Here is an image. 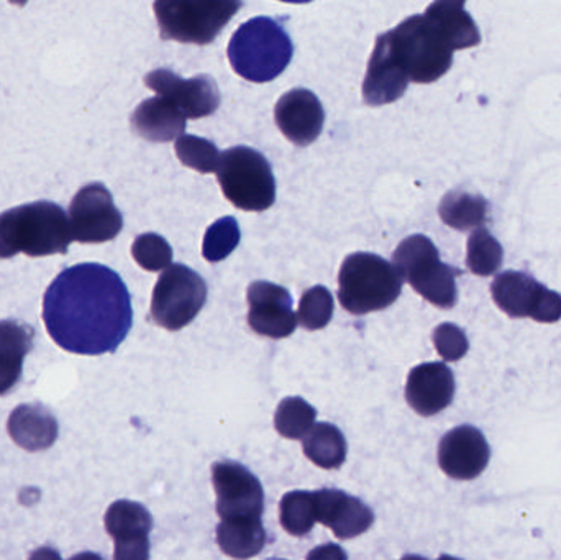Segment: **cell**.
I'll use <instances>...</instances> for the list:
<instances>
[{
	"label": "cell",
	"instance_id": "ffe728a7",
	"mask_svg": "<svg viewBox=\"0 0 561 560\" xmlns=\"http://www.w3.org/2000/svg\"><path fill=\"white\" fill-rule=\"evenodd\" d=\"M186 115L170 99H147L131 114V128L135 134L148 141H171L183 137L186 130Z\"/></svg>",
	"mask_w": 561,
	"mask_h": 560
},
{
	"label": "cell",
	"instance_id": "d590c367",
	"mask_svg": "<svg viewBox=\"0 0 561 560\" xmlns=\"http://www.w3.org/2000/svg\"><path fill=\"white\" fill-rule=\"evenodd\" d=\"M148 559H150V539H148V536L115 541L114 560Z\"/></svg>",
	"mask_w": 561,
	"mask_h": 560
},
{
	"label": "cell",
	"instance_id": "e0dca14e",
	"mask_svg": "<svg viewBox=\"0 0 561 560\" xmlns=\"http://www.w3.org/2000/svg\"><path fill=\"white\" fill-rule=\"evenodd\" d=\"M455 397L454 372L442 362L412 368L405 384V400L421 416H435L450 407Z\"/></svg>",
	"mask_w": 561,
	"mask_h": 560
},
{
	"label": "cell",
	"instance_id": "f35d334b",
	"mask_svg": "<svg viewBox=\"0 0 561 560\" xmlns=\"http://www.w3.org/2000/svg\"><path fill=\"white\" fill-rule=\"evenodd\" d=\"M69 560H104L99 555H94V552H81V555L75 556Z\"/></svg>",
	"mask_w": 561,
	"mask_h": 560
},
{
	"label": "cell",
	"instance_id": "9c48e42d",
	"mask_svg": "<svg viewBox=\"0 0 561 560\" xmlns=\"http://www.w3.org/2000/svg\"><path fill=\"white\" fill-rule=\"evenodd\" d=\"M207 301V283L190 266L171 265L158 278L151 298V319L168 331H181L196 319Z\"/></svg>",
	"mask_w": 561,
	"mask_h": 560
},
{
	"label": "cell",
	"instance_id": "277c9868",
	"mask_svg": "<svg viewBox=\"0 0 561 560\" xmlns=\"http://www.w3.org/2000/svg\"><path fill=\"white\" fill-rule=\"evenodd\" d=\"M402 276L375 253H352L339 273V299L345 311L363 316L382 311L401 296Z\"/></svg>",
	"mask_w": 561,
	"mask_h": 560
},
{
	"label": "cell",
	"instance_id": "ac0fdd59",
	"mask_svg": "<svg viewBox=\"0 0 561 560\" xmlns=\"http://www.w3.org/2000/svg\"><path fill=\"white\" fill-rule=\"evenodd\" d=\"M317 523L332 529L339 539H353L375 523L369 506L342 490L322 489L313 492Z\"/></svg>",
	"mask_w": 561,
	"mask_h": 560
},
{
	"label": "cell",
	"instance_id": "4dcf8cb0",
	"mask_svg": "<svg viewBox=\"0 0 561 560\" xmlns=\"http://www.w3.org/2000/svg\"><path fill=\"white\" fill-rule=\"evenodd\" d=\"M178 158L187 168L203 174L217 173L220 163V151L216 144L196 135H183L174 145Z\"/></svg>",
	"mask_w": 561,
	"mask_h": 560
},
{
	"label": "cell",
	"instance_id": "8fae6325",
	"mask_svg": "<svg viewBox=\"0 0 561 560\" xmlns=\"http://www.w3.org/2000/svg\"><path fill=\"white\" fill-rule=\"evenodd\" d=\"M68 217L72 240L79 243L108 242L124 229V217L115 207L111 191L101 183H91L78 191Z\"/></svg>",
	"mask_w": 561,
	"mask_h": 560
},
{
	"label": "cell",
	"instance_id": "8d00e7d4",
	"mask_svg": "<svg viewBox=\"0 0 561 560\" xmlns=\"http://www.w3.org/2000/svg\"><path fill=\"white\" fill-rule=\"evenodd\" d=\"M307 560H348L345 551L336 545H323L319 548L313 549Z\"/></svg>",
	"mask_w": 561,
	"mask_h": 560
},
{
	"label": "cell",
	"instance_id": "5bb4252c",
	"mask_svg": "<svg viewBox=\"0 0 561 560\" xmlns=\"http://www.w3.org/2000/svg\"><path fill=\"white\" fill-rule=\"evenodd\" d=\"M249 301V324L263 338H289L297 328V315L293 298L283 286L272 282H255L247 292Z\"/></svg>",
	"mask_w": 561,
	"mask_h": 560
},
{
	"label": "cell",
	"instance_id": "30bf717a",
	"mask_svg": "<svg viewBox=\"0 0 561 560\" xmlns=\"http://www.w3.org/2000/svg\"><path fill=\"white\" fill-rule=\"evenodd\" d=\"M501 311L511 318H533L552 324L561 319V295L534 279L529 273L504 272L491 285Z\"/></svg>",
	"mask_w": 561,
	"mask_h": 560
},
{
	"label": "cell",
	"instance_id": "1f68e13d",
	"mask_svg": "<svg viewBox=\"0 0 561 560\" xmlns=\"http://www.w3.org/2000/svg\"><path fill=\"white\" fill-rule=\"evenodd\" d=\"M242 233L236 217L227 216L207 229L203 242V255L207 262H222L239 247Z\"/></svg>",
	"mask_w": 561,
	"mask_h": 560
},
{
	"label": "cell",
	"instance_id": "836d02e7",
	"mask_svg": "<svg viewBox=\"0 0 561 560\" xmlns=\"http://www.w3.org/2000/svg\"><path fill=\"white\" fill-rule=\"evenodd\" d=\"M135 262L147 272H164L173 262V249L164 237L158 233H141L131 245Z\"/></svg>",
	"mask_w": 561,
	"mask_h": 560
},
{
	"label": "cell",
	"instance_id": "2e32d148",
	"mask_svg": "<svg viewBox=\"0 0 561 560\" xmlns=\"http://www.w3.org/2000/svg\"><path fill=\"white\" fill-rule=\"evenodd\" d=\"M276 124L287 140L307 147L317 140L325 124V112L319 98L309 89H293L275 107Z\"/></svg>",
	"mask_w": 561,
	"mask_h": 560
},
{
	"label": "cell",
	"instance_id": "83f0119b",
	"mask_svg": "<svg viewBox=\"0 0 561 560\" xmlns=\"http://www.w3.org/2000/svg\"><path fill=\"white\" fill-rule=\"evenodd\" d=\"M280 525L289 535L302 538L312 532L316 525V503H313V492L286 493L280 500L279 506Z\"/></svg>",
	"mask_w": 561,
	"mask_h": 560
},
{
	"label": "cell",
	"instance_id": "f546056e",
	"mask_svg": "<svg viewBox=\"0 0 561 560\" xmlns=\"http://www.w3.org/2000/svg\"><path fill=\"white\" fill-rule=\"evenodd\" d=\"M316 416V408L304 398H284L276 410L275 427L286 439H304L312 430Z\"/></svg>",
	"mask_w": 561,
	"mask_h": 560
},
{
	"label": "cell",
	"instance_id": "7402d4cb",
	"mask_svg": "<svg viewBox=\"0 0 561 560\" xmlns=\"http://www.w3.org/2000/svg\"><path fill=\"white\" fill-rule=\"evenodd\" d=\"M451 49L480 45L481 33L461 0H437L424 13Z\"/></svg>",
	"mask_w": 561,
	"mask_h": 560
},
{
	"label": "cell",
	"instance_id": "7c38bea8",
	"mask_svg": "<svg viewBox=\"0 0 561 560\" xmlns=\"http://www.w3.org/2000/svg\"><path fill=\"white\" fill-rule=\"evenodd\" d=\"M213 482L220 518H262L265 492L260 480L245 466L233 460L214 464Z\"/></svg>",
	"mask_w": 561,
	"mask_h": 560
},
{
	"label": "cell",
	"instance_id": "7a4b0ae2",
	"mask_svg": "<svg viewBox=\"0 0 561 560\" xmlns=\"http://www.w3.org/2000/svg\"><path fill=\"white\" fill-rule=\"evenodd\" d=\"M71 242L68 214L58 204L36 201L0 214V259L68 253Z\"/></svg>",
	"mask_w": 561,
	"mask_h": 560
},
{
	"label": "cell",
	"instance_id": "f1b7e54d",
	"mask_svg": "<svg viewBox=\"0 0 561 560\" xmlns=\"http://www.w3.org/2000/svg\"><path fill=\"white\" fill-rule=\"evenodd\" d=\"M503 245L490 230L480 227L468 239L467 265L478 276H491L503 265Z\"/></svg>",
	"mask_w": 561,
	"mask_h": 560
},
{
	"label": "cell",
	"instance_id": "6da1fadb",
	"mask_svg": "<svg viewBox=\"0 0 561 560\" xmlns=\"http://www.w3.org/2000/svg\"><path fill=\"white\" fill-rule=\"evenodd\" d=\"M43 322L66 352H115L134 322L130 293L121 275L99 263L62 270L43 298Z\"/></svg>",
	"mask_w": 561,
	"mask_h": 560
},
{
	"label": "cell",
	"instance_id": "ba28073f",
	"mask_svg": "<svg viewBox=\"0 0 561 560\" xmlns=\"http://www.w3.org/2000/svg\"><path fill=\"white\" fill-rule=\"evenodd\" d=\"M242 5L237 0H158L153 9L161 38L209 45Z\"/></svg>",
	"mask_w": 561,
	"mask_h": 560
},
{
	"label": "cell",
	"instance_id": "5b68a950",
	"mask_svg": "<svg viewBox=\"0 0 561 560\" xmlns=\"http://www.w3.org/2000/svg\"><path fill=\"white\" fill-rule=\"evenodd\" d=\"M392 265L422 298L440 309L457 305V275L460 270L442 262L435 243L427 236L415 233L399 243Z\"/></svg>",
	"mask_w": 561,
	"mask_h": 560
},
{
	"label": "cell",
	"instance_id": "d6986e66",
	"mask_svg": "<svg viewBox=\"0 0 561 560\" xmlns=\"http://www.w3.org/2000/svg\"><path fill=\"white\" fill-rule=\"evenodd\" d=\"M408 84V75L396 59L389 33H382L376 39L369 58L368 71L363 82V101L368 105L391 104L404 95Z\"/></svg>",
	"mask_w": 561,
	"mask_h": 560
},
{
	"label": "cell",
	"instance_id": "603a6c76",
	"mask_svg": "<svg viewBox=\"0 0 561 560\" xmlns=\"http://www.w3.org/2000/svg\"><path fill=\"white\" fill-rule=\"evenodd\" d=\"M35 331L19 321H0V397L22 377L23 358L32 351Z\"/></svg>",
	"mask_w": 561,
	"mask_h": 560
},
{
	"label": "cell",
	"instance_id": "d6a6232c",
	"mask_svg": "<svg viewBox=\"0 0 561 560\" xmlns=\"http://www.w3.org/2000/svg\"><path fill=\"white\" fill-rule=\"evenodd\" d=\"M333 316V298L325 286H312L304 293L297 309V322L307 331L325 328Z\"/></svg>",
	"mask_w": 561,
	"mask_h": 560
},
{
	"label": "cell",
	"instance_id": "ab89813d",
	"mask_svg": "<svg viewBox=\"0 0 561 560\" xmlns=\"http://www.w3.org/2000/svg\"><path fill=\"white\" fill-rule=\"evenodd\" d=\"M401 560H427L425 558H421V556H404V558H402ZM437 560H461V559H457V558H451V556H440V558H438Z\"/></svg>",
	"mask_w": 561,
	"mask_h": 560
},
{
	"label": "cell",
	"instance_id": "cb8c5ba5",
	"mask_svg": "<svg viewBox=\"0 0 561 560\" xmlns=\"http://www.w3.org/2000/svg\"><path fill=\"white\" fill-rule=\"evenodd\" d=\"M217 542L224 555L233 559H252L263 551L266 532L262 518L222 519L217 526Z\"/></svg>",
	"mask_w": 561,
	"mask_h": 560
},
{
	"label": "cell",
	"instance_id": "4fadbf2b",
	"mask_svg": "<svg viewBox=\"0 0 561 560\" xmlns=\"http://www.w3.org/2000/svg\"><path fill=\"white\" fill-rule=\"evenodd\" d=\"M145 84L174 102L186 118L207 117L220 105L219 85L207 75L183 79L170 69H154L145 76Z\"/></svg>",
	"mask_w": 561,
	"mask_h": 560
},
{
	"label": "cell",
	"instance_id": "d4e9b609",
	"mask_svg": "<svg viewBox=\"0 0 561 560\" xmlns=\"http://www.w3.org/2000/svg\"><path fill=\"white\" fill-rule=\"evenodd\" d=\"M302 447L307 459L325 470L339 469L346 459L345 436L330 423L313 424L302 439Z\"/></svg>",
	"mask_w": 561,
	"mask_h": 560
},
{
	"label": "cell",
	"instance_id": "8992f818",
	"mask_svg": "<svg viewBox=\"0 0 561 560\" xmlns=\"http://www.w3.org/2000/svg\"><path fill=\"white\" fill-rule=\"evenodd\" d=\"M389 33L392 52L409 81L431 84L454 62V49L425 15H412Z\"/></svg>",
	"mask_w": 561,
	"mask_h": 560
},
{
	"label": "cell",
	"instance_id": "52a82bcc",
	"mask_svg": "<svg viewBox=\"0 0 561 560\" xmlns=\"http://www.w3.org/2000/svg\"><path fill=\"white\" fill-rule=\"evenodd\" d=\"M227 199L242 210L262 213L276 201V181L265 155L250 147H233L220 153L217 168Z\"/></svg>",
	"mask_w": 561,
	"mask_h": 560
},
{
	"label": "cell",
	"instance_id": "4316f807",
	"mask_svg": "<svg viewBox=\"0 0 561 560\" xmlns=\"http://www.w3.org/2000/svg\"><path fill=\"white\" fill-rule=\"evenodd\" d=\"M105 529L108 535L118 539L141 538L150 535L153 528V518L148 510L137 502L130 500H118L108 506L105 513Z\"/></svg>",
	"mask_w": 561,
	"mask_h": 560
},
{
	"label": "cell",
	"instance_id": "74e56055",
	"mask_svg": "<svg viewBox=\"0 0 561 560\" xmlns=\"http://www.w3.org/2000/svg\"><path fill=\"white\" fill-rule=\"evenodd\" d=\"M28 560H62L59 552L53 548H39L32 552Z\"/></svg>",
	"mask_w": 561,
	"mask_h": 560
},
{
	"label": "cell",
	"instance_id": "44dd1931",
	"mask_svg": "<svg viewBox=\"0 0 561 560\" xmlns=\"http://www.w3.org/2000/svg\"><path fill=\"white\" fill-rule=\"evenodd\" d=\"M10 437L30 453L48 449L58 437L55 416L42 404H22L9 418Z\"/></svg>",
	"mask_w": 561,
	"mask_h": 560
},
{
	"label": "cell",
	"instance_id": "3957f363",
	"mask_svg": "<svg viewBox=\"0 0 561 560\" xmlns=\"http://www.w3.org/2000/svg\"><path fill=\"white\" fill-rule=\"evenodd\" d=\"M227 55L233 71L247 81L270 82L289 66L294 45L279 22L256 16L233 33Z\"/></svg>",
	"mask_w": 561,
	"mask_h": 560
},
{
	"label": "cell",
	"instance_id": "484cf974",
	"mask_svg": "<svg viewBox=\"0 0 561 560\" xmlns=\"http://www.w3.org/2000/svg\"><path fill=\"white\" fill-rule=\"evenodd\" d=\"M488 209L490 204L484 197L463 193V191H451L442 199L438 214L451 229L465 232V230L480 229L486 222Z\"/></svg>",
	"mask_w": 561,
	"mask_h": 560
},
{
	"label": "cell",
	"instance_id": "e575fe53",
	"mask_svg": "<svg viewBox=\"0 0 561 560\" xmlns=\"http://www.w3.org/2000/svg\"><path fill=\"white\" fill-rule=\"evenodd\" d=\"M434 344L438 355L447 362H458L468 354L470 342L467 334L451 322L438 325L434 331Z\"/></svg>",
	"mask_w": 561,
	"mask_h": 560
},
{
	"label": "cell",
	"instance_id": "9a60e30c",
	"mask_svg": "<svg viewBox=\"0 0 561 560\" xmlns=\"http://www.w3.org/2000/svg\"><path fill=\"white\" fill-rule=\"evenodd\" d=\"M491 449L486 437L474 426H458L438 444V466L455 480H473L490 464Z\"/></svg>",
	"mask_w": 561,
	"mask_h": 560
}]
</instances>
